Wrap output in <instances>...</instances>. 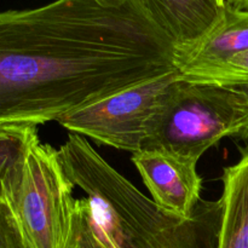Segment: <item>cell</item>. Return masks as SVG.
<instances>
[{
	"label": "cell",
	"instance_id": "6da1fadb",
	"mask_svg": "<svg viewBox=\"0 0 248 248\" xmlns=\"http://www.w3.org/2000/svg\"><path fill=\"white\" fill-rule=\"evenodd\" d=\"M140 0L0 11V125L36 127L178 70Z\"/></svg>",
	"mask_w": 248,
	"mask_h": 248
},
{
	"label": "cell",
	"instance_id": "7a4b0ae2",
	"mask_svg": "<svg viewBox=\"0 0 248 248\" xmlns=\"http://www.w3.org/2000/svg\"><path fill=\"white\" fill-rule=\"evenodd\" d=\"M58 159L74 186L80 216L97 248H217L222 202L198 203L188 219L174 217L136 188L81 136H70Z\"/></svg>",
	"mask_w": 248,
	"mask_h": 248
},
{
	"label": "cell",
	"instance_id": "3957f363",
	"mask_svg": "<svg viewBox=\"0 0 248 248\" xmlns=\"http://www.w3.org/2000/svg\"><path fill=\"white\" fill-rule=\"evenodd\" d=\"M248 125V91L178 79L148 127L142 150H162L199 162L224 137H240Z\"/></svg>",
	"mask_w": 248,
	"mask_h": 248
},
{
	"label": "cell",
	"instance_id": "277c9868",
	"mask_svg": "<svg viewBox=\"0 0 248 248\" xmlns=\"http://www.w3.org/2000/svg\"><path fill=\"white\" fill-rule=\"evenodd\" d=\"M73 190L57 150L38 136L27 153L18 188L7 201L26 248H80L81 224Z\"/></svg>",
	"mask_w": 248,
	"mask_h": 248
},
{
	"label": "cell",
	"instance_id": "5b68a950",
	"mask_svg": "<svg viewBox=\"0 0 248 248\" xmlns=\"http://www.w3.org/2000/svg\"><path fill=\"white\" fill-rule=\"evenodd\" d=\"M179 75L181 72L176 70L133 86L70 111L57 123L102 145L137 153L142 150L150 120Z\"/></svg>",
	"mask_w": 248,
	"mask_h": 248
},
{
	"label": "cell",
	"instance_id": "8992f818",
	"mask_svg": "<svg viewBox=\"0 0 248 248\" xmlns=\"http://www.w3.org/2000/svg\"><path fill=\"white\" fill-rule=\"evenodd\" d=\"M131 160L160 208L182 219L193 216L202 188L198 162L162 150H140Z\"/></svg>",
	"mask_w": 248,
	"mask_h": 248
},
{
	"label": "cell",
	"instance_id": "52a82bcc",
	"mask_svg": "<svg viewBox=\"0 0 248 248\" xmlns=\"http://www.w3.org/2000/svg\"><path fill=\"white\" fill-rule=\"evenodd\" d=\"M157 27L173 41L176 50L198 45L215 31L227 14L224 0H140Z\"/></svg>",
	"mask_w": 248,
	"mask_h": 248
},
{
	"label": "cell",
	"instance_id": "ba28073f",
	"mask_svg": "<svg viewBox=\"0 0 248 248\" xmlns=\"http://www.w3.org/2000/svg\"><path fill=\"white\" fill-rule=\"evenodd\" d=\"M248 50V12L227 9L224 19L198 45L177 51V68L181 73L220 63Z\"/></svg>",
	"mask_w": 248,
	"mask_h": 248
},
{
	"label": "cell",
	"instance_id": "9c48e42d",
	"mask_svg": "<svg viewBox=\"0 0 248 248\" xmlns=\"http://www.w3.org/2000/svg\"><path fill=\"white\" fill-rule=\"evenodd\" d=\"M222 224L217 248H248V147L223 171Z\"/></svg>",
	"mask_w": 248,
	"mask_h": 248
},
{
	"label": "cell",
	"instance_id": "30bf717a",
	"mask_svg": "<svg viewBox=\"0 0 248 248\" xmlns=\"http://www.w3.org/2000/svg\"><path fill=\"white\" fill-rule=\"evenodd\" d=\"M36 127L0 125V200L7 201L17 190L23 173L24 160Z\"/></svg>",
	"mask_w": 248,
	"mask_h": 248
},
{
	"label": "cell",
	"instance_id": "8fae6325",
	"mask_svg": "<svg viewBox=\"0 0 248 248\" xmlns=\"http://www.w3.org/2000/svg\"><path fill=\"white\" fill-rule=\"evenodd\" d=\"M181 78L188 81L248 90V50L220 63L181 73Z\"/></svg>",
	"mask_w": 248,
	"mask_h": 248
},
{
	"label": "cell",
	"instance_id": "7c38bea8",
	"mask_svg": "<svg viewBox=\"0 0 248 248\" xmlns=\"http://www.w3.org/2000/svg\"><path fill=\"white\" fill-rule=\"evenodd\" d=\"M0 248H26L11 206L0 200Z\"/></svg>",
	"mask_w": 248,
	"mask_h": 248
},
{
	"label": "cell",
	"instance_id": "4fadbf2b",
	"mask_svg": "<svg viewBox=\"0 0 248 248\" xmlns=\"http://www.w3.org/2000/svg\"><path fill=\"white\" fill-rule=\"evenodd\" d=\"M224 4L229 11L248 12V0H224Z\"/></svg>",
	"mask_w": 248,
	"mask_h": 248
},
{
	"label": "cell",
	"instance_id": "5bb4252c",
	"mask_svg": "<svg viewBox=\"0 0 248 248\" xmlns=\"http://www.w3.org/2000/svg\"><path fill=\"white\" fill-rule=\"evenodd\" d=\"M80 224H81V242H80V248H97L93 240L90 236L89 232H87L86 228H85L84 223H82L81 220V217H80Z\"/></svg>",
	"mask_w": 248,
	"mask_h": 248
},
{
	"label": "cell",
	"instance_id": "9a60e30c",
	"mask_svg": "<svg viewBox=\"0 0 248 248\" xmlns=\"http://www.w3.org/2000/svg\"><path fill=\"white\" fill-rule=\"evenodd\" d=\"M247 91H248V90H247ZM239 138H242V140H248V125L246 126V128L244 130V132L240 135Z\"/></svg>",
	"mask_w": 248,
	"mask_h": 248
}]
</instances>
